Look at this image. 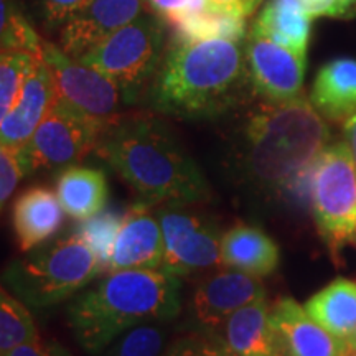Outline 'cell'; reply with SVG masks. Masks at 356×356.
Returning <instances> with one entry per match:
<instances>
[{"instance_id": "6da1fadb", "label": "cell", "mask_w": 356, "mask_h": 356, "mask_svg": "<svg viewBox=\"0 0 356 356\" xmlns=\"http://www.w3.org/2000/svg\"><path fill=\"white\" fill-rule=\"evenodd\" d=\"M328 140L330 129L310 99H262L236 127L228 162L231 175L256 193H274L312 170Z\"/></svg>"}, {"instance_id": "7a4b0ae2", "label": "cell", "mask_w": 356, "mask_h": 356, "mask_svg": "<svg viewBox=\"0 0 356 356\" xmlns=\"http://www.w3.org/2000/svg\"><path fill=\"white\" fill-rule=\"evenodd\" d=\"M142 198V203L181 207L204 202L210 186L168 126L152 114H121L102 129L95 147Z\"/></svg>"}, {"instance_id": "3957f363", "label": "cell", "mask_w": 356, "mask_h": 356, "mask_svg": "<svg viewBox=\"0 0 356 356\" xmlns=\"http://www.w3.org/2000/svg\"><path fill=\"white\" fill-rule=\"evenodd\" d=\"M147 96L155 113L180 119H215L246 106L256 92L244 43H172Z\"/></svg>"}, {"instance_id": "277c9868", "label": "cell", "mask_w": 356, "mask_h": 356, "mask_svg": "<svg viewBox=\"0 0 356 356\" xmlns=\"http://www.w3.org/2000/svg\"><path fill=\"white\" fill-rule=\"evenodd\" d=\"M180 309L177 275L163 269L115 270L74 297L68 323L79 346L97 355L131 328L168 322Z\"/></svg>"}, {"instance_id": "5b68a950", "label": "cell", "mask_w": 356, "mask_h": 356, "mask_svg": "<svg viewBox=\"0 0 356 356\" xmlns=\"http://www.w3.org/2000/svg\"><path fill=\"white\" fill-rule=\"evenodd\" d=\"M102 273L96 252L73 233L13 261L3 280L22 302L42 309L70 299Z\"/></svg>"}, {"instance_id": "8992f818", "label": "cell", "mask_w": 356, "mask_h": 356, "mask_svg": "<svg viewBox=\"0 0 356 356\" xmlns=\"http://www.w3.org/2000/svg\"><path fill=\"white\" fill-rule=\"evenodd\" d=\"M165 25L144 12L88 50L78 61L106 74L119 88L126 104H136L157 74L163 60Z\"/></svg>"}, {"instance_id": "52a82bcc", "label": "cell", "mask_w": 356, "mask_h": 356, "mask_svg": "<svg viewBox=\"0 0 356 356\" xmlns=\"http://www.w3.org/2000/svg\"><path fill=\"white\" fill-rule=\"evenodd\" d=\"M312 210L332 254L356 233V165L345 140L325 147L312 167Z\"/></svg>"}, {"instance_id": "ba28073f", "label": "cell", "mask_w": 356, "mask_h": 356, "mask_svg": "<svg viewBox=\"0 0 356 356\" xmlns=\"http://www.w3.org/2000/svg\"><path fill=\"white\" fill-rule=\"evenodd\" d=\"M102 129L99 122L88 118L56 97L33 137L24 147L29 172L68 168L92 152Z\"/></svg>"}, {"instance_id": "9c48e42d", "label": "cell", "mask_w": 356, "mask_h": 356, "mask_svg": "<svg viewBox=\"0 0 356 356\" xmlns=\"http://www.w3.org/2000/svg\"><path fill=\"white\" fill-rule=\"evenodd\" d=\"M43 60L50 66L56 95L61 101L104 127L121 115V106L126 102L119 88L106 74L74 60L60 47L44 40Z\"/></svg>"}, {"instance_id": "30bf717a", "label": "cell", "mask_w": 356, "mask_h": 356, "mask_svg": "<svg viewBox=\"0 0 356 356\" xmlns=\"http://www.w3.org/2000/svg\"><path fill=\"white\" fill-rule=\"evenodd\" d=\"M157 216L165 244L160 269L181 277L221 264L222 236L207 218L177 207L163 208Z\"/></svg>"}, {"instance_id": "8fae6325", "label": "cell", "mask_w": 356, "mask_h": 356, "mask_svg": "<svg viewBox=\"0 0 356 356\" xmlns=\"http://www.w3.org/2000/svg\"><path fill=\"white\" fill-rule=\"evenodd\" d=\"M259 279L234 269L220 270L204 279L195 289L188 305V320L195 332L220 335L234 312L266 299V289Z\"/></svg>"}, {"instance_id": "7c38bea8", "label": "cell", "mask_w": 356, "mask_h": 356, "mask_svg": "<svg viewBox=\"0 0 356 356\" xmlns=\"http://www.w3.org/2000/svg\"><path fill=\"white\" fill-rule=\"evenodd\" d=\"M244 51L256 96L273 102L302 96L307 56L252 32L244 42Z\"/></svg>"}, {"instance_id": "4fadbf2b", "label": "cell", "mask_w": 356, "mask_h": 356, "mask_svg": "<svg viewBox=\"0 0 356 356\" xmlns=\"http://www.w3.org/2000/svg\"><path fill=\"white\" fill-rule=\"evenodd\" d=\"M145 12L144 0H89L60 30L58 47L74 60Z\"/></svg>"}, {"instance_id": "5bb4252c", "label": "cell", "mask_w": 356, "mask_h": 356, "mask_svg": "<svg viewBox=\"0 0 356 356\" xmlns=\"http://www.w3.org/2000/svg\"><path fill=\"white\" fill-rule=\"evenodd\" d=\"M163 233L159 216L145 203L134 204L115 239L113 254L104 273L129 269H160L163 262Z\"/></svg>"}, {"instance_id": "9a60e30c", "label": "cell", "mask_w": 356, "mask_h": 356, "mask_svg": "<svg viewBox=\"0 0 356 356\" xmlns=\"http://www.w3.org/2000/svg\"><path fill=\"white\" fill-rule=\"evenodd\" d=\"M270 318L286 356H345L346 341L325 330L293 299L275 302Z\"/></svg>"}, {"instance_id": "2e32d148", "label": "cell", "mask_w": 356, "mask_h": 356, "mask_svg": "<svg viewBox=\"0 0 356 356\" xmlns=\"http://www.w3.org/2000/svg\"><path fill=\"white\" fill-rule=\"evenodd\" d=\"M56 88L47 61L42 60L26 79L19 99L6 118L0 119L2 145L24 147L33 137L40 124L56 101Z\"/></svg>"}, {"instance_id": "e0dca14e", "label": "cell", "mask_w": 356, "mask_h": 356, "mask_svg": "<svg viewBox=\"0 0 356 356\" xmlns=\"http://www.w3.org/2000/svg\"><path fill=\"white\" fill-rule=\"evenodd\" d=\"M60 198L51 190L33 186L17 197L12 210L13 233L22 252H29L51 239L65 220Z\"/></svg>"}, {"instance_id": "ac0fdd59", "label": "cell", "mask_w": 356, "mask_h": 356, "mask_svg": "<svg viewBox=\"0 0 356 356\" xmlns=\"http://www.w3.org/2000/svg\"><path fill=\"white\" fill-rule=\"evenodd\" d=\"M220 337L236 356H286L267 299L252 302L226 320Z\"/></svg>"}, {"instance_id": "d6986e66", "label": "cell", "mask_w": 356, "mask_h": 356, "mask_svg": "<svg viewBox=\"0 0 356 356\" xmlns=\"http://www.w3.org/2000/svg\"><path fill=\"white\" fill-rule=\"evenodd\" d=\"M310 102L323 119L343 124L356 113V60L335 58L315 76Z\"/></svg>"}, {"instance_id": "ffe728a7", "label": "cell", "mask_w": 356, "mask_h": 356, "mask_svg": "<svg viewBox=\"0 0 356 356\" xmlns=\"http://www.w3.org/2000/svg\"><path fill=\"white\" fill-rule=\"evenodd\" d=\"M279 259V246L261 228L239 225L222 234L221 266L264 277L277 269Z\"/></svg>"}, {"instance_id": "44dd1931", "label": "cell", "mask_w": 356, "mask_h": 356, "mask_svg": "<svg viewBox=\"0 0 356 356\" xmlns=\"http://www.w3.org/2000/svg\"><path fill=\"white\" fill-rule=\"evenodd\" d=\"M56 195L66 215L84 221L101 213L108 204V178L99 168L71 165L58 177Z\"/></svg>"}, {"instance_id": "7402d4cb", "label": "cell", "mask_w": 356, "mask_h": 356, "mask_svg": "<svg viewBox=\"0 0 356 356\" xmlns=\"http://www.w3.org/2000/svg\"><path fill=\"white\" fill-rule=\"evenodd\" d=\"M304 309L325 330L346 341L356 330V284L337 279L305 302Z\"/></svg>"}, {"instance_id": "603a6c76", "label": "cell", "mask_w": 356, "mask_h": 356, "mask_svg": "<svg viewBox=\"0 0 356 356\" xmlns=\"http://www.w3.org/2000/svg\"><path fill=\"white\" fill-rule=\"evenodd\" d=\"M312 17L300 8L284 2V0H269L262 8L249 32L261 35L270 42L286 47L289 50L307 56Z\"/></svg>"}, {"instance_id": "cb8c5ba5", "label": "cell", "mask_w": 356, "mask_h": 356, "mask_svg": "<svg viewBox=\"0 0 356 356\" xmlns=\"http://www.w3.org/2000/svg\"><path fill=\"white\" fill-rule=\"evenodd\" d=\"M167 29L172 30V43L200 42V40H229L244 43L248 38V25L244 17L216 10L208 6L195 13H185L173 20Z\"/></svg>"}, {"instance_id": "d4e9b609", "label": "cell", "mask_w": 356, "mask_h": 356, "mask_svg": "<svg viewBox=\"0 0 356 356\" xmlns=\"http://www.w3.org/2000/svg\"><path fill=\"white\" fill-rule=\"evenodd\" d=\"M25 302L15 299L6 287L0 292V353L20 345L40 341V333Z\"/></svg>"}, {"instance_id": "484cf974", "label": "cell", "mask_w": 356, "mask_h": 356, "mask_svg": "<svg viewBox=\"0 0 356 356\" xmlns=\"http://www.w3.org/2000/svg\"><path fill=\"white\" fill-rule=\"evenodd\" d=\"M43 55L25 50H2L0 56V119L10 113L26 79L33 73Z\"/></svg>"}, {"instance_id": "4316f807", "label": "cell", "mask_w": 356, "mask_h": 356, "mask_svg": "<svg viewBox=\"0 0 356 356\" xmlns=\"http://www.w3.org/2000/svg\"><path fill=\"white\" fill-rule=\"evenodd\" d=\"M124 220H126V215H121L118 211L102 210L97 215L88 218V220L79 221L76 233L96 252L104 270L111 259V254H113L114 243L122 228Z\"/></svg>"}, {"instance_id": "83f0119b", "label": "cell", "mask_w": 356, "mask_h": 356, "mask_svg": "<svg viewBox=\"0 0 356 356\" xmlns=\"http://www.w3.org/2000/svg\"><path fill=\"white\" fill-rule=\"evenodd\" d=\"M167 333L155 323L134 327L118 337L101 356H160L165 345Z\"/></svg>"}, {"instance_id": "f1b7e54d", "label": "cell", "mask_w": 356, "mask_h": 356, "mask_svg": "<svg viewBox=\"0 0 356 356\" xmlns=\"http://www.w3.org/2000/svg\"><path fill=\"white\" fill-rule=\"evenodd\" d=\"M0 19L2 50H25L35 55H43V40L25 20L13 0H2Z\"/></svg>"}, {"instance_id": "f546056e", "label": "cell", "mask_w": 356, "mask_h": 356, "mask_svg": "<svg viewBox=\"0 0 356 356\" xmlns=\"http://www.w3.org/2000/svg\"><path fill=\"white\" fill-rule=\"evenodd\" d=\"M160 356H236L220 335L193 332L177 338Z\"/></svg>"}, {"instance_id": "4dcf8cb0", "label": "cell", "mask_w": 356, "mask_h": 356, "mask_svg": "<svg viewBox=\"0 0 356 356\" xmlns=\"http://www.w3.org/2000/svg\"><path fill=\"white\" fill-rule=\"evenodd\" d=\"M29 173L26 157L20 147L2 145L0 149V202L6 207L19 181Z\"/></svg>"}, {"instance_id": "1f68e13d", "label": "cell", "mask_w": 356, "mask_h": 356, "mask_svg": "<svg viewBox=\"0 0 356 356\" xmlns=\"http://www.w3.org/2000/svg\"><path fill=\"white\" fill-rule=\"evenodd\" d=\"M88 2L89 0H40V8L43 20L50 29H56L63 26Z\"/></svg>"}, {"instance_id": "d6a6232c", "label": "cell", "mask_w": 356, "mask_h": 356, "mask_svg": "<svg viewBox=\"0 0 356 356\" xmlns=\"http://www.w3.org/2000/svg\"><path fill=\"white\" fill-rule=\"evenodd\" d=\"M193 0H144L145 12L154 13L168 26L173 20L190 10Z\"/></svg>"}, {"instance_id": "836d02e7", "label": "cell", "mask_w": 356, "mask_h": 356, "mask_svg": "<svg viewBox=\"0 0 356 356\" xmlns=\"http://www.w3.org/2000/svg\"><path fill=\"white\" fill-rule=\"evenodd\" d=\"M291 6L300 8L302 12L317 19V17H333V19H341L340 0H284Z\"/></svg>"}, {"instance_id": "e575fe53", "label": "cell", "mask_w": 356, "mask_h": 356, "mask_svg": "<svg viewBox=\"0 0 356 356\" xmlns=\"http://www.w3.org/2000/svg\"><path fill=\"white\" fill-rule=\"evenodd\" d=\"M261 2L262 0H208V6L216 8V10L229 12L248 19L251 13H254Z\"/></svg>"}, {"instance_id": "d590c367", "label": "cell", "mask_w": 356, "mask_h": 356, "mask_svg": "<svg viewBox=\"0 0 356 356\" xmlns=\"http://www.w3.org/2000/svg\"><path fill=\"white\" fill-rule=\"evenodd\" d=\"M2 356H58L56 351L47 346L40 341H33V343L20 345L17 348H13L7 353H2Z\"/></svg>"}, {"instance_id": "8d00e7d4", "label": "cell", "mask_w": 356, "mask_h": 356, "mask_svg": "<svg viewBox=\"0 0 356 356\" xmlns=\"http://www.w3.org/2000/svg\"><path fill=\"white\" fill-rule=\"evenodd\" d=\"M343 140L348 145L351 159L356 165V113L343 122Z\"/></svg>"}, {"instance_id": "74e56055", "label": "cell", "mask_w": 356, "mask_h": 356, "mask_svg": "<svg viewBox=\"0 0 356 356\" xmlns=\"http://www.w3.org/2000/svg\"><path fill=\"white\" fill-rule=\"evenodd\" d=\"M341 19H350L356 15V0H340Z\"/></svg>"}, {"instance_id": "f35d334b", "label": "cell", "mask_w": 356, "mask_h": 356, "mask_svg": "<svg viewBox=\"0 0 356 356\" xmlns=\"http://www.w3.org/2000/svg\"><path fill=\"white\" fill-rule=\"evenodd\" d=\"M346 345H348V346H355V348H356V330H355L353 335H351V337L348 338V340H346Z\"/></svg>"}, {"instance_id": "ab89813d", "label": "cell", "mask_w": 356, "mask_h": 356, "mask_svg": "<svg viewBox=\"0 0 356 356\" xmlns=\"http://www.w3.org/2000/svg\"><path fill=\"white\" fill-rule=\"evenodd\" d=\"M345 356H356V348H355V346H348V345H346Z\"/></svg>"}, {"instance_id": "60d3db41", "label": "cell", "mask_w": 356, "mask_h": 356, "mask_svg": "<svg viewBox=\"0 0 356 356\" xmlns=\"http://www.w3.org/2000/svg\"><path fill=\"white\" fill-rule=\"evenodd\" d=\"M353 239H355V243H356V233H355V238Z\"/></svg>"}]
</instances>
